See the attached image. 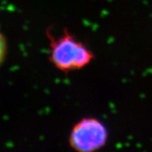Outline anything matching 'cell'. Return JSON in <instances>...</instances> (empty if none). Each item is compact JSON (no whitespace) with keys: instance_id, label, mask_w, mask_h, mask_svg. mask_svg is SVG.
Segmentation results:
<instances>
[{"instance_id":"1","label":"cell","mask_w":152,"mask_h":152,"mask_svg":"<svg viewBox=\"0 0 152 152\" xmlns=\"http://www.w3.org/2000/svg\"><path fill=\"white\" fill-rule=\"evenodd\" d=\"M46 34L50 48L49 61L58 71L65 74L77 71L94 59L92 51L76 39L68 28L64 30L63 35L56 38L52 35V27L47 28Z\"/></svg>"},{"instance_id":"2","label":"cell","mask_w":152,"mask_h":152,"mask_svg":"<svg viewBox=\"0 0 152 152\" xmlns=\"http://www.w3.org/2000/svg\"><path fill=\"white\" fill-rule=\"evenodd\" d=\"M108 138V130L102 121L96 118L86 117L73 125L68 144L76 151L93 152L103 148Z\"/></svg>"},{"instance_id":"3","label":"cell","mask_w":152,"mask_h":152,"mask_svg":"<svg viewBox=\"0 0 152 152\" xmlns=\"http://www.w3.org/2000/svg\"><path fill=\"white\" fill-rule=\"evenodd\" d=\"M1 47H0V62L1 64H3L4 61L5 56H7V39L4 35L3 33L1 34Z\"/></svg>"}]
</instances>
